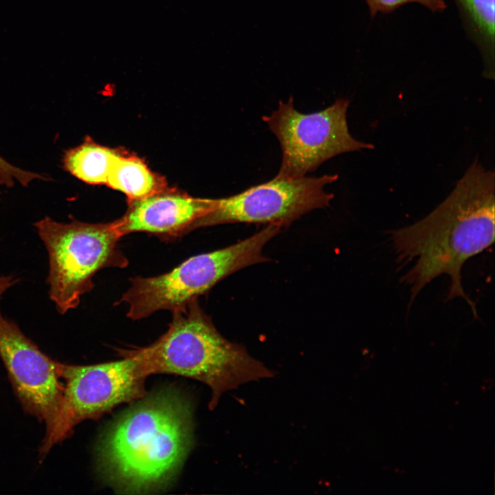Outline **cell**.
I'll use <instances>...</instances> for the list:
<instances>
[{
    "label": "cell",
    "mask_w": 495,
    "mask_h": 495,
    "mask_svg": "<svg viewBox=\"0 0 495 495\" xmlns=\"http://www.w3.org/2000/svg\"><path fill=\"white\" fill-rule=\"evenodd\" d=\"M17 282L12 276H0V300L3 294Z\"/></svg>",
    "instance_id": "cell-16"
},
{
    "label": "cell",
    "mask_w": 495,
    "mask_h": 495,
    "mask_svg": "<svg viewBox=\"0 0 495 495\" xmlns=\"http://www.w3.org/2000/svg\"><path fill=\"white\" fill-rule=\"evenodd\" d=\"M349 105V100L338 99L322 111L302 113L294 108L291 96L286 102L279 101L271 115L263 116L282 150L276 176H305L338 155L373 148V144L358 141L350 134L346 121Z\"/></svg>",
    "instance_id": "cell-6"
},
{
    "label": "cell",
    "mask_w": 495,
    "mask_h": 495,
    "mask_svg": "<svg viewBox=\"0 0 495 495\" xmlns=\"http://www.w3.org/2000/svg\"><path fill=\"white\" fill-rule=\"evenodd\" d=\"M0 357L24 410L44 421L41 452L47 453L56 431L64 386L58 364L0 311Z\"/></svg>",
    "instance_id": "cell-9"
},
{
    "label": "cell",
    "mask_w": 495,
    "mask_h": 495,
    "mask_svg": "<svg viewBox=\"0 0 495 495\" xmlns=\"http://www.w3.org/2000/svg\"><path fill=\"white\" fill-rule=\"evenodd\" d=\"M338 175L278 177L222 199H216L210 212L198 219L192 230L232 223L289 225L303 214L329 206L334 195L324 187Z\"/></svg>",
    "instance_id": "cell-8"
},
{
    "label": "cell",
    "mask_w": 495,
    "mask_h": 495,
    "mask_svg": "<svg viewBox=\"0 0 495 495\" xmlns=\"http://www.w3.org/2000/svg\"><path fill=\"white\" fill-rule=\"evenodd\" d=\"M371 18L377 13H390L397 8L409 3H419L432 12H442L446 8L443 0H365Z\"/></svg>",
    "instance_id": "cell-14"
},
{
    "label": "cell",
    "mask_w": 495,
    "mask_h": 495,
    "mask_svg": "<svg viewBox=\"0 0 495 495\" xmlns=\"http://www.w3.org/2000/svg\"><path fill=\"white\" fill-rule=\"evenodd\" d=\"M29 172L8 162L0 155V186L12 188L16 184L24 185Z\"/></svg>",
    "instance_id": "cell-15"
},
{
    "label": "cell",
    "mask_w": 495,
    "mask_h": 495,
    "mask_svg": "<svg viewBox=\"0 0 495 495\" xmlns=\"http://www.w3.org/2000/svg\"><path fill=\"white\" fill-rule=\"evenodd\" d=\"M118 151L101 146L89 138L64 151L63 168L79 180L91 185L106 184Z\"/></svg>",
    "instance_id": "cell-11"
},
{
    "label": "cell",
    "mask_w": 495,
    "mask_h": 495,
    "mask_svg": "<svg viewBox=\"0 0 495 495\" xmlns=\"http://www.w3.org/2000/svg\"><path fill=\"white\" fill-rule=\"evenodd\" d=\"M172 313L168 330L155 342L126 350L138 359L146 376L173 374L205 384L212 390L210 408L226 391L274 376L243 346L217 331L197 299Z\"/></svg>",
    "instance_id": "cell-3"
},
{
    "label": "cell",
    "mask_w": 495,
    "mask_h": 495,
    "mask_svg": "<svg viewBox=\"0 0 495 495\" xmlns=\"http://www.w3.org/2000/svg\"><path fill=\"white\" fill-rule=\"evenodd\" d=\"M34 226L48 254L50 298L60 314L78 306L82 296L93 289L98 272L128 265L113 222L60 223L45 217Z\"/></svg>",
    "instance_id": "cell-5"
},
{
    "label": "cell",
    "mask_w": 495,
    "mask_h": 495,
    "mask_svg": "<svg viewBox=\"0 0 495 495\" xmlns=\"http://www.w3.org/2000/svg\"><path fill=\"white\" fill-rule=\"evenodd\" d=\"M122 359L92 365L58 362L65 382L60 418L53 446L71 434L82 421L99 418L115 407L142 399L146 394L144 373L138 359L126 350Z\"/></svg>",
    "instance_id": "cell-7"
},
{
    "label": "cell",
    "mask_w": 495,
    "mask_h": 495,
    "mask_svg": "<svg viewBox=\"0 0 495 495\" xmlns=\"http://www.w3.org/2000/svg\"><path fill=\"white\" fill-rule=\"evenodd\" d=\"M142 398L111 426L98 451L104 474L125 492L164 484L183 463L191 443L186 402L170 391Z\"/></svg>",
    "instance_id": "cell-2"
},
{
    "label": "cell",
    "mask_w": 495,
    "mask_h": 495,
    "mask_svg": "<svg viewBox=\"0 0 495 495\" xmlns=\"http://www.w3.org/2000/svg\"><path fill=\"white\" fill-rule=\"evenodd\" d=\"M214 199L196 198L164 190L143 198L129 200L125 214L113 221L122 236L146 232L170 240L192 231L193 224L212 210Z\"/></svg>",
    "instance_id": "cell-10"
},
{
    "label": "cell",
    "mask_w": 495,
    "mask_h": 495,
    "mask_svg": "<svg viewBox=\"0 0 495 495\" xmlns=\"http://www.w3.org/2000/svg\"><path fill=\"white\" fill-rule=\"evenodd\" d=\"M494 174L477 160L449 196L423 219L390 232L399 261L413 262L402 278L410 286L411 305L437 277L450 279L448 299L460 297L476 316L461 283L463 265L494 241Z\"/></svg>",
    "instance_id": "cell-1"
},
{
    "label": "cell",
    "mask_w": 495,
    "mask_h": 495,
    "mask_svg": "<svg viewBox=\"0 0 495 495\" xmlns=\"http://www.w3.org/2000/svg\"><path fill=\"white\" fill-rule=\"evenodd\" d=\"M487 56L494 59V0H456Z\"/></svg>",
    "instance_id": "cell-13"
},
{
    "label": "cell",
    "mask_w": 495,
    "mask_h": 495,
    "mask_svg": "<svg viewBox=\"0 0 495 495\" xmlns=\"http://www.w3.org/2000/svg\"><path fill=\"white\" fill-rule=\"evenodd\" d=\"M281 228L268 224L239 243L193 256L164 274L135 277L118 302L126 303L127 316L132 320L145 318L160 310L183 309L228 275L269 261L262 253L263 248Z\"/></svg>",
    "instance_id": "cell-4"
},
{
    "label": "cell",
    "mask_w": 495,
    "mask_h": 495,
    "mask_svg": "<svg viewBox=\"0 0 495 495\" xmlns=\"http://www.w3.org/2000/svg\"><path fill=\"white\" fill-rule=\"evenodd\" d=\"M106 185L138 199L166 188L165 182L138 157L120 152L110 170Z\"/></svg>",
    "instance_id": "cell-12"
}]
</instances>
